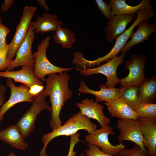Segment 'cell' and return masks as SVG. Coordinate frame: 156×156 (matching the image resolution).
Returning a JSON list of instances; mask_svg holds the SVG:
<instances>
[{
  "label": "cell",
  "instance_id": "cell-1",
  "mask_svg": "<svg viewBox=\"0 0 156 156\" xmlns=\"http://www.w3.org/2000/svg\"><path fill=\"white\" fill-rule=\"evenodd\" d=\"M69 78L67 73L64 72L59 74H50L46 79L44 92L46 96H49L51 103L52 114L50 125L52 130L62 125L60 116V112L65 103L73 95L68 86Z\"/></svg>",
  "mask_w": 156,
  "mask_h": 156
},
{
  "label": "cell",
  "instance_id": "cell-2",
  "mask_svg": "<svg viewBox=\"0 0 156 156\" xmlns=\"http://www.w3.org/2000/svg\"><path fill=\"white\" fill-rule=\"evenodd\" d=\"M97 128V125L91 122L90 119L82 114L79 111L73 115L61 125L52 131L43 134L42 141L43 146L39 153V156H48L46 153V148L49 142L53 139L61 136H70L80 130L87 131L88 134Z\"/></svg>",
  "mask_w": 156,
  "mask_h": 156
},
{
  "label": "cell",
  "instance_id": "cell-3",
  "mask_svg": "<svg viewBox=\"0 0 156 156\" xmlns=\"http://www.w3.org/2000/svg\"><path fill=\"white\" fill-rule=\"evenodd\" d=\"M51 37H46L37 45V51L33 54L35 64L34 72L35 76L40 80H46L45 77L47 75L70 71L73 68H62L51 63L46 55V51L50 44Z\"/></svg>",
  "mask_w": 156,
  "mask_h": 156
},
{
  "label": "cell",
  "instance_id": "cell-4",
  "mask_svg": "<svg viewBox=\"0 0 156 156\" xmlns=\"http://www.w3.org/2000/svg\"><path fill=\"white\" fill-rule=\"evenodd\" d=\"M46 96L44 89L33 98L30 108L23 115L16 123L23 138L25 140L32 132L35 127V123L37 117L41 111L47 109L52 111L45 101Z\"/></svg>",
  "mask_w": 156,
  "mask_h": 156
},
{
  "label": "cell",
  "instance_id": "cell-5",
  "mask_svg": "<svg viewBox=\"0 0 156 156\" xmlns=\"http://www.w3.org/2000/svg\"><path fill=\"white\" fill-rule=\"evenodd\" d=\"M136 14L138 15L137 18L129 28L125 30L117 38L115 44L110 51L103 57H99L94 60L89 61V64L91 66L99 65L103 62H107L117 55L130 38L133 29L139 23L144 19L149 20L155 16L153 10L152 8L139 10Z\"/></svg>",
  "mask_w": 156,
  "mask_h": 156
},
{
  "label": "cell",
  "instance_id": "cell-6",
  "mask_svg": "<svg viewBox=\"0 0 156 156\" xmlns=\"http://www.w3.org/2000/svg\"><path fill=\"white\" fill-rule=\"evenodd\" d=\"M36 10V8L33 6H25L24 8L21 19L16 27L14 36L8 44L7 57L9 60H13L19 47L26 36Z\"/></svg>",
  "mask_w": 156,
  "mask_h": 156
},
{
  "label": "cell",
  "instance_id": "cell-7",
  "mask_svg": "<svg viewBox=\"0 0 156 156\" xmlns=\"http://www.w3.org/2000/svg\"><path fill=\"white\" fill-rule=\"evenodd\" d=\"M115 134L112 128L108 125L88 134L86 136L85 139L88 144L94 145L101 148V150L105 153L111 155H117L125 148V146L122 143L116 145L111 144L109 142V135Z\"/></svg>",
  "mask_w": 156,
  "mask_h": 156
},
{
  "label": "cell",
  "instance_id": "cell-8",
  "mask_svg": "<svg viewBox=\"0 0 156 156\" xmlns=\"http://www.w3.org/2000/svg\"><path fill=\"white\" fill-rule=\"evenodd\" d=\"M125 55L122 53L116 55L106 63L93 68H86L79 71L83 76H89L97 73H101L106 76L107 81L105 85L107 88L115 87L120 82L117 75V70L119 66L124 62Z\"/></svg>",
  "mask_w": 156,
  "mask_h": 156
},
{
  "label": "cell",
  "instance_id": "cell-9",
  "mask_svg": "<svg viewBox=\"0 0 156 156\" xmlns=\"http://www.w3.org/2000/svg\"><path fill=\"white\" fill-rule=\"evenodd\" d=\"M116 126L120 131L117 138L119 144L125 141H132L139 146L142 150L147 152L144 145L142 133L138 120L120 119L118 121Z\"/></svg>",
  "mask_w": 156,
  "mask_h": 156
},
{
  "label": "cell",
  "instance_id": "cell-10",
  "mask_svg": "<svg viewBox=\"0 0 156 156\" xmlns=\"http://www.w3.org/2000/svg\"><path fill=\"white\" fill-rule=\"evenodd\" d=\"M34 37V30L31 24L25 39L16 51L15 59L12 61L6 70L10 71L16 67L25 66L34 67L35 60L32 53V47Z\"/></svg>",
  "mask_w": 156,
  "mask_h": 156
},
{
  "label": "cell",
  "instance_id": "cell-11",
  "mask_svg": "<svg viewBox=\"0 0 156 156\" xmlns=\"http://www.w3.org/2000/svg\"><path fill=\"white\" fill-rule=\"evenodd\" d=\"M146 62L144 55H132L125 63V68L128 69L129 72L126 77L120 79L121 86L139 85L145 78L144 70Z\"/></svg>",
  "mask_w": 156,
  "mask_h": 156
},
{
  "label": "cell",
  "instance_id": "cell-12",
  "mask_svg": "<svg viewBox=\"0 0 156 156\" xmlns=\"http://www.w3.org/2000/svg\"><path fill=\"white\" fill-rule=\"evenodd\" d=\"M6 85L10 90V95L8 100L0 109V122L3 120L5 114L11 107L18 103L23 102L32 103L34 96L29 93V88L25 85L16 86L12 80L8 78Z\"/></svg>",
  "mask_w": 156,
  "mask_h": 156
},
{
  "label": "cell",
  "instance_id": "cell-13",
  "mask_svg": "<svg viewBox=\"0 0 156 156\" xmlns=\"http://www.w3.org/2000/svg\"><path fill=\"white\" fill-rule=\"evenodd\" d=\"M81 113L89 118L97 120L101 127L108 125L110 122V119L104 114V107L96 102L93 99H82L77 104Z\"/></svg>",
  "mask_w": 156,
  "mask_h": 156
},
{
  "label": "cell",
  "instance_id": "cell-14",
  "mask_svg": "<svg viewBox=\"0 0 156 156\" xmlns=\"http://www.w3.org/2000/svg\"><path fill=\"white\" fill-rule=\"evenodd\" d=\"M34 67L30 66H21V69L16 71H0V77L10 78L14 82L23 83L29 88L34 85L44 86L42 82L35 76Z\"/></svg>",
  "mask_w": 156,
  "mask_h": 156
},
{
  "label": "cell",
  "instance_id": "cell-15",
  "mask_svg": "<svg viewBox=\"0 0 156 156\" xmlns=\"http://www.w3.org/2000/svg\"><path fill=\"white\" fill-rule=\"evenodd\" d=\"M137 25V29L133 33L129 41L120 51L124 55L133 46L148 40L151 35L156 31L155 25L150 24L148 19L142 20Z\"/></svg>",
  "mask_w": 156,
  "mask_h": 156
},
{
  "label": "cell",
  "instance_id": "cell-16",
  "mask_svg": "<svg viewBox=\"0 0 156 156\" xmlns=\"http://www.w3.org/2000/svg\"><path fill=\"white\" fill-rule=\"evenodd\" d=\"M134 14L116 15L109 20L105 28V39L109 42L117 38L126 30L128 24L133 19Z\"/></svg>",
  "mask_w": 156,
  "mask_h": 156
},
{
  "label": "cell",
  "instance_id": "cell-17",
  "mask_svg": "<svg viewBox=\"0 0 156 156\" xmlns=\"http://www.w3.org/2000/svg\"><path fill=\"white\" fill-rule=\"evenodd\" d=\"M144 145L149 156H156V118L147 120L139 118Z\"/></svg>",
  "mask_w": 156,
  "mask_h": 156
},
{
  "label": "cell",
  "instance_id": "cell-18",
  "mask_svg": "<svg viewBox=\"0 0 156 156\" xmlns=\"http://www.w3.org/2000/svg\"><path fill=\"white\" fill-rule=\"evenodd\" d=\"M99 88L100 89L99 91L92 90L86 86L85 81H82L78 90L82 93H89L94 95L96 97L95 101L98 103L103 101L110 102L120 98L119 88H107L103 84H101Z\"/></svg>",
  "mask_w": 156,
  "mask_h": 156
},
{
  "label": "cell",
  "instance_id": "cell-19",
  "mask_svg": "<svg viewBox=\"0 0 156 156\" xmlns=\"http://www.w3.org/2000/svg\"><path fill=\"white\" fill-rule=\"evenodd\" d=\"M57 14L44 12L42 16H38L36 20L31 21V25L34 33L42 34L50 31H55L63 24L62 21L58 19Z\"/></svg>",
  "mask_w": 156,
  "mask_h": 156
},
{
  "label": "cell",
  "instance_id": "cell-20",
  "mask_svg": "<svg viewBox=\"0 0 156 156\" xmlns=\"http://www.w3.org/2000/svg\"><path fill=\"white\" fill-rule=\"evenodd\" d=\"M0 140L21 150L24 151L28 146L16 124L0 131Z\"/></svg>",
  "mask_w": 156,
  "mask_h": 156
},
{
  "label": "cell",
  "instance_id": "cell-21",
  "mask_svg": "<svg viewBox=\"0 0 156 156\" xmlns=\"http://www.w3.org/2000/svg\"><path fill=\"white\" fill-rule=\"evenodd\" d=\"M105 104L112 117H116L121 120H138L139 117L136 112L120 98L110 102H106Z\"/></svg>",
  "mask_w": 156,
  "mask_h": 156
},
{
  "label": "cell",
  "instance_id": "cell-22",
  "mask_svg": "<svg viewBox=\"0 0 156 156\" xmlns=\"http://www.w3.org/2000/svg\"><path fill=\"white\" fill-rule=\"evenodd\" d=\"M125 0H111L108 2L112 10L113 15H129L137 13L139 10L151 8L153 7L150 0H143L135 6L128 5Z\"/></svg>",
  "mask_w": 156,
  "mask_h": 156
},
{
  "label": "cell",
  "instance_id": "cell-23",
  "mask_svg": "<svg viewBox=\"0 0 156 156\" xmlns=\"http://www.w3.org/2000/svg\"><path fill=\"white\" fill-rule=\"evenodd\" d=\"M156 95V78H145L138 86V97L140 102L153 103Z\"/></svg>",
  "mask_w": 156,
  "mask_h": 156
},
{
  "label": "cell",
  "instance_id": "cell-24",
  "mask_svg": "<svg viewBox=\"0 0 156 156\" xmlns=\"http://www.w3.org/2000/svg\"><path fill=\"white\" fill-rule=\"evenodd\" d=\"M53 36L54 42L60 44L62 48L69 49L72 47L75 40V34L69 29L58 27Z\"/></svg>",
  "mask_w": 156,
  "mask_h": 156
},
{
  "label": "cell",
  "instance_id": "cell-25",
  "mask_svg": "<svg viewBox=\"0 0 156 156\" xmlns=\"http://www.w3.org/2000/svg\"><path fill=\"white\" fill-rule=\"evenodd\" d=\"M119 89L120 98L134 110L136 106L140 103L138 97V86H121Z\"/></svg>",
  "mask_w": 156,
  "mask_h": 156
},
{
  "label": "cell",
  "instance_id": "cell-26",
  "mask_svg": "<svg viewBox=\"0 0 156 156\" xmlns=\"http://www.w3.org/2000/svg\"><path fill=\"white\" fill-rule=\"evenodd\" d=\"M134 111L139 118L147 120L156 118V104L153 103H139Z\"/></svg>",
  "mask_w": 156,
  "mask_h": 156
},
{
  "label": "cell",
  "instance_id": "cell-27",
  "mask_svg": "<svg viewBox=\"0 0 156 156\" xmlns=\"http://www.w3.org/2000/svg\"><path fill=\"white\" fill-rule=\"evenodd\" d=\"M118 154L122 156H149L147 152L142 150L136 144L131 149L125 148L121 150Z\"/></svg>",
  "mask_w": 156,
  "mask_h": 156
},
{
  "label": "cell",
  "instance_id": "cell-28",
  "mask_svg": "<svg viewBox=\"0 0 156 156\" xmlns=\"http://www.w3.org/2000/svg\"><path fill=\"white\" fill-rule=\"evenodd\" d=\"M97 7L105 18L109 20L113 16L109 5L103 0H96Z\"/></svg>",
  "mask_w": 156,
  "mask_h": 156
},
{
  "label": "cell",
  "instance_id": "cell-29",
  "mask_svg": "<svg viewBox=\"0 0 156 156\" xmlns=\"http://www.w3.org/2000/svg\"><path fill=\"white\" fill-rule=\"evenodd\" d=\"M88 149L85 151V156H122L111 155L103 152L98 146L92 144H88Z\"/></svg>",
  "mask_w": 156,
  "mask_h": 156
},
{
  "label": "cell",
  "instance_id": "cell-30",
  "mask_svg": "<svg viewBox=\"0 0 156 156\" xmlns=\"http://www.w3.org/2000/svg\"><path fill=\"white\" fill-rule=\"evenodd\" d=\"M9 48L8 44L5 49L0 50V71L6 69L12 61L8 60L7 57Z\"/></svg>",
  "mask_w": 156,
  "mask_h": 156
},
{
  "label": "cell",
  "instance_id": "cell-31",
  "mask_svg": "<svg viewBox=\"0 0 156 156\" xmlns=\"http://www.w3.org/2000/svg\"><path fill=\"white\" fill-rule=\"evenodd\" d=\"M9 32V29L4 24L0 25V50L5 49L7 46L6 38Z\"/></svg>",
  "mask_w": 156,
  "mask_h": 156
},
{
  "label": "cell",
  "instance_id": "cell-32",
  "mask_svg": "<svg viewBox=\"0 0 156 156\" xmlns=\"http://www.w3.org/2000/svg\"><path fill=\"white\" fill-rule=\"evenodd\" d=\"M79 133H77L70 136L69 149L67 156H76V153L74 151V148L78 142H81L79 139Z\"/></svg>",
  "mask_w": 156,
  "mask_h": 156
},
{
  "label": "cell",
  "instance_id": "cell-33",
  "mask_svg": "<svg viewBox=\"0 0 156 156\" xmlns=\"http://www.w3.org/2000/svg\"><path fill=\"white\" fill-rule=\"evenodd\" d=\"M44 86L34 85L29 88V93L31 94L36 96L44 89Z\"/></svg>",
  "mask_w": 156,
  "mask_h": 156
},
{
  "label": "cell",
  "instance_id": "cell-34",
  "mask_svg": "<svg viewBox=\"0 0 156 156\" xmlns=\"http://www.w3.org/2000/svg\"><path fill=\"white\" fill-rule=\"evenodd\" d=\"M14 1V0H5L1 6V11L2 12L7 11L12 6Z\"/></svg>",
  "mask_w": 156,
  "mask_h": 156
},
{
  "label": "cell",
  "instance_id": "cell-35",
  "mask_svg": "<svg viewBox=\"0 0 156 156\" xmlns=\"http://www.w3.org/2000/svg\"><path fill=\"white\" fill-rule=\"evenodd\" d=\"M6 92V87L0 81V106H2L5 102V93Z\"/></svg>",
  "mask_w": 156,
  "mask_h": 156
},
{
  "label": "cell",
  "instance_id": "cell-36",
  "mask_svg": "<svg viewBox=\"0 0 156 156\" xmlns=\"http://www.w3.org/2000/svg\"><path fill=\"white\" fill-rule=\"evenodd\" d=\"M36 1L41 7L45 10L48 11L49 10V7L47 5L45 1L44 0H37Z\"/></svg>",
  "mask_w": 156,
  "mask_h": 156
},
{
  "label": "cell",
  "instance_id": "cell-37",
  "mask_svg": "<svg viewBox=\"0 0 156 156\" xmlns=\"http://www.w3.org/2000/svg\"><path fill=\"white\" fill-rule=\"evenodd\" d=\"M7 156H19L18 155L15 154L14 152H12L10 153Z\"/></svg>",
  "mask_w": 156,
  "mask_h": 156
},
{
  "label": "cell",
  "instance_id": "cell-38",
  "mask_svg": "<svg viewBox=\"0 0 156 156\" xmlns=\"http://www.w3.org/2000/svg\"><path fill=\"white\" fill-rule=\"evenodd\" d=\"M2 18L0 15V25L2 24Z\"/></svg>",
  "mask_w": 156,
  "mask_h": 156
},
{
  "label": "cell",
  "instance_id": "cell-39",
  "mask_svg": "<svg viewBox=\"0 0 156 156\" xmlns=\"http://www.w3.org/2000/svg\"><path fill=\"white\" fill-rule=\"evenodd\" d=\"M80 156H85L83 152H82L80 155Z\"/></svg>",
  "mask_w": 156,
  "mask_h": 156
}]
</instances>
